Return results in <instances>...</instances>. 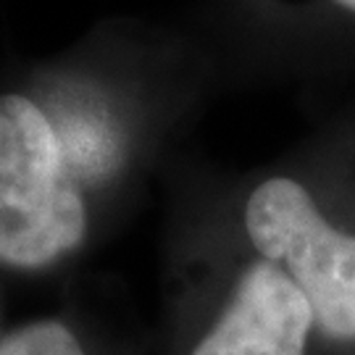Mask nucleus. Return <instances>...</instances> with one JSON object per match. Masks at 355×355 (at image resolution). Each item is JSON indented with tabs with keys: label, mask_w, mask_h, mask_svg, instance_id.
Listing matches in <instances>:
<instances>
[{
	"label": "nucleus",
	"mask_w": 355,
	"mask_h": 355,
	"mask_svg": "<svg viewBox=\"0 0 355 355\" xmlns=\"http://www.w3.org/2000/svg\"><path fill=\"white\" fill-rule=\"evenodd\" d=\"M0 355H87L76 334L61 321H35L0 337Z\"/></svg>",
	"instance_id": "20e7f679"
},
{
	"label": "nucleus",
	"mask_w": 355,
	"mask_h": 355,
	"mask_svg": "<svg viewBox=\"0 0 355 355\" xmlns=\"http://www.w3.org/2000/svg\"><path fill=\"white\" fill-rule=\"evenodd\" d=\"M313 340V313L295 282L258 258L190 355H308Z\"/></svg>",
	"instance_id": "7ed1b4c3"
},
{
	"label": "nucleus",
	"mask_w": 355,
	"mask_h": 355,
	"mask_svg": "<svg viewBox=\"0 0 355 355\" xmlns=\"http://www.w3.org/2000/svg\"><path fill=\"white\" fill-rule=\"evenodd\" d=\"M343 8H347V11H355V0H337Z\"/></svg>",
	"instance_id": "39448f33"
},
{
	"label": "nucleus",
	"mask_w": 355,
	"mask_h": 355,
	"mask_svg": "<svg viewBox=\"0 0 355 355\" xmlns=\"http://www.w3.org/2000/svg\"><path fill=\"white\" fill-rule=\"evenodd\" d=\"M261 261L282 268L313 313L316 337L355 347V232L334 224L303 182L271 177L245 205Z\"/></svg>",
	"instance_id": "f03ea898"
},
{
	"label": "nucleus",
	"mask_w": 355,
	"mask_h": 355,
	"mask_svg": "<svg viewBox=\"0 0 355 355\" xmlns=\"http://www.w3.org/2000/svg\"><path fill=\"white\" fill-rule=\"evenodd\" d=\"M85 234L87 208L55 124L24 95H0V263L45 268Z\"/></svg>",
	"instance_id": "f257e3e1"
}]
</instances>
